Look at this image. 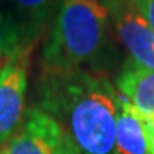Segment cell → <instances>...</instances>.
<instances>
[{
	"label": "cell",
	"instance_id": "6da1fadb",
	"mask_svg": "<svg viewBox=\"0 0 154 154\" xmlns=\"http://www.w3.org/2000/svg\"><path fill=\"white\" fill-rule=\"evenodd\" d=\"M41 109L60 123L82 154H116L120 93L102 71L43 75Z\"/></svg>",
	"mask_w": 154,
	"mask_h": 154
},
{
	"label": "cell",
	"instance_id": "7a4b0ae2",
	"mask_svg": "<svg viewBox=\"0 0 154 154\" xmlns=\"http://www.w3.org/2000/svg\"><path fill=\"white\" fill-rule=\"evenodd\" d=\"M110 11L99 0H61L41 57V75L102 71L112 61Z\"/></svg>",
	"mask_w": 154,
	"mask_h": 154
},
{
	"label": "cell",
	"instance_id": "3957f363",
	"mask_svg": "<svg viewBox=\"0 0 154 154\" xmlns=\"http://www.w3.org/2000/svg\"><path fill=\"white\" fill-rule=\"evenodd\" d=\"M32 51H24L0 68V146L10 142L22 121Z\"/></svg>",
	"mask_w": 154,
	"mask_h": 154
},
{
	"label": "cell",
	"instance_id": "277c9868",
	"mask_svg": "<svg viewBox=\"0 0 154 154\" xmlns=\"http://www.w3.org/2000/svg\"><path fill=\"white\" fill-rule=\"evenodd\" d=\"M118 39L138 66L154 69V30L137 10L135 0H109Z\"/></svg>",
	"mask_w": 154,
	"mask_h": 154
},
{
	"label": "cell",
	"instance_id": "5b68a950",
	"mask_svg": "<svg viewBox=\"0 0 154 154\" xmlns=\"http://www.w3.org/2000/svg\"><path fill=\"white\" fill-rule=\"evenodd\" d=\"M61 137L60 123L41 107H32L19 131L5 143L6 154H55Z\"/></svg>",
	"mask_w": 154,
	"mask_h": 154
},
{
	"label": "cell",
	"instance_id": "8992f818",
	"mask_svg": "<svg viewBox=\"0 0 154 154\" xmlns=\"http://www.w3.org/2000/svg\"><path fill=\"white\" fill-rule=\"evenodd\" d=\"M116 154H154V120L142 115L120 93Z\"/></svg>",
	"mask_w": 154,
	"mask_h": 154
},
{
	"label": "cell",
	"instance_id": "52a82bcc",
	"mask_svg": "<svg viewBox=\"0 0 154 154\" xmlns=\"http://www.w3.org/2000/svg\"><path fill=\"white\" fill-rule=\"evenodd\" d=\"M116 88L140 113L154 120V69L128 58L116 77Z\"/></svg>",
	"mask_w": 154,
	"mask_h": 154
},
{
	"label": "cell",
	"instance_id": "ba28073f",
	"mask_svg": "<svg viewBox=\"0 0 154 154\" xmlns=\"http://www.w3.org/2000/svg\"><path fill=\"white\" fill-rule=\"evenodd\" d=\"M22 25L29 44L35 47L47 25L54 20L61 0H8Z\"/></svg>",
	"mask_w": 154,
	"mask_h": 154
},
{
	"label": "cell",
	"instance_id": "9c48e42d",
	"mask_svg": "<svg viewBox=\"0 0 154 154\" xmlns=\"http://www.w3.org/2000/svg\"><path fill=\"white\" fill-rule=\"evenodd\" d=\"M24 51H33V46L29 44L14 13L0 3V68Z\"/></svg>",
	"mask_w": 154,
	"mask_h": 154
},
{
	"label": "cell",
	"instance_id": "30bf717a",
	"mask_svg": "<svg viewBox=\"0 0 154 154\" xmlns=\"http://www.w3.org/2000/svg\"><path fill=\"white\" fill-rule=\"evenodd\" d=\"M137 10L154 30V0H135Z\"/></svg>",
	"mask_w": 154,
	"mask_h": 154
},
{
	"label": "cell",
	"instance_id": "8fae6325",
	"mask_svg": "<svg viewBox=\"0 0 154 154\" xmlns=\"http://www.w3.org/2000/svg\"><path fill=\"white\" fill-rule=\"evenodd\" d=\"M55 154H82L79 151V148L74 145V142L71 140V137H69L65 131H63V137L60 140V145L57 151H55Z\"/></svg>",
	"mask_w": 154,
	"mask_h": 154
},
{
	"label": "cell",
	"instance_id": "7c38bea8",
	"mask_svg": "<svg viewBox=\"0 0 154 154\" xmlns=\"http://www.w3.org/2000/svg\"><path fill=\"white\" fill-rule=\"evenodd\" d=\"M0 154H6V146H0Z\"/></svg>",
	"mask_w": 154,
	"mask_h": 154
},
{
	"label": "cell",
	"instance_id": "4fadbf2b",
	"mask_svg": "<svg viewBox=\"0 0 154 154\" xmlns=\"http://www.w3.org/2000/svg\"><path fill=\"white\" fill-rule=\"evenodd\" d=\"M3 2H5V0H0V3H3Z\"/></svg>",
	"mask_w": 154,
	"mask_h": 154
}]
</instances>
